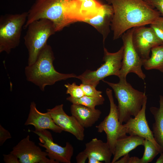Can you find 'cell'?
Wrapping results in <instances>:
<instances>
[{
	"instance_id": "obj_14",
	"label": "cell",
	"mask_w": 163,
	"mask_h": 163,
	"mask_svg": "<svg viewBox=\"0 0 163 163\" xmlns=\"http://www.w3.org/2000/svg\"><path fill=\"white\" fill-rule=\"evenodd\" d=\"M63 104L55 106L52 109H47L50 114L55 124L63 131L69 133L78 140L83 141L85 137V128L74 117L68 115L63 109Z\"/></svg>"
},
{
	"instance_id": "obj_16",
	"label": "cell",
	"mask_w": 163,
	"mask_h": 163,
	"mask_svg": "<svg viewBox=\"0 0 163 163\" xmlns=\"http://www.w3.org/2000/svg\"><path fill=\"white\" fill-rule=\"evenodd\" d=\"M24 125L33 126L36 131L50 129L57 133H61L63 131L55 124L50 113L48 111L43 113L39 111L34 101L30 103L29 112Z\"/></svg>"
},
{
	"instance_id": "obj_25",
	"label": "cell",
	"mask_w": 163,
	"mask_h": 163,
	"mask_svg": "<svg viewBox=\"0 0 163 163\" xmlns=\"http://www.w3.org/2000/svg\"><path fill=\"white\" fill-rule=\"evenodd\" d=\"M150 25V27L163 43V17L161 16Z\"/></svg>"
},
{
	"instance_id": "obj_8",
	"label": "cell",
	"mask_w": 163,
	"mask_h": 163,
	"mask_svg": "<svg viewBox=\"0 0 163 163\" xmlns=\"http://www.w3.org/2000/svg\"><path fill=\"white\" fill-rule=\"evenodd\" d=\"M134 28L127 30L122 35L123 52L122 66L118 76L119 79H126L127 75L129 73H135L143 80L146 77L142 69L144 60L137 52L133 43Z\"/></svg>"
},
{
	"instance_id": "obj_5",
	"label": "cell",
	"mask_w": 163,
	"mask_h": 163,
	"mask_svg": "<svg viewBox=\"0 0 163 163\" xmlns=\"http://www.w3.org/2000/svg\"><path fill=\"white\" fill-rule=\"evenodd\" d=\"M27 28L24 39L28 51V65H30L36 61L48 38L56 31L53 22L45 18L32 22Z\"/></svg>"
},
{
	"instance_id": "obj_29",
	"label": "cell",
	"mask_w": 163,
	"mask_h": 163,
	"mask_svg": "<svg viewBox=\"0 0 163 163\" xmlns=\"http://www.w3.org/2000/svg\"><path fill=\"white\" fill-rule=\"evenodd\" d=\"M11 138L10 132L0 125V145L2 146L8 139Z\"/></svg>"
},
{
	"instance_id": "obj_6",
	"label": "cell",
	"mask_w": 163,
	"mask_h": 163,
	"mask_svg": "<svg viewBox=\"0 0 163 163\" xmlns=\"http://www.w3.org/2000/svg\"><path fill=\"white\" fill-rule=\"evenodd\" d=\"M27 12L5 14L0 17V53L9 54L19 45Z\"/></svg>"
},
{
	"instance_id": "obj_15",
	"label": "cell",
	"mask_w": 163,
	"mask_h": 163,
	"mask_svg": "<svg viewBox=\"0 0 163 163\" xmlns=\"http://www.w3.org/2000/svg\"><path fill=\"white\" fill-rule=\"evenodd\" d=\"M85 149L79 152L76 157L77 163H85L88 156L94 157L101 161L111 163L113 154L110 147L106 142L94 138L85 145Z\"/></svg>"
},
{
	"instance_id": "obj_32",
	"label": "cell",
	"mask_w": 163,
	"mask_h": 163,
	"mask_svg": "<svg viewBox=\"0 0 163 163\" xmlns=\"http://www.w3.org/2000/svg\"><path fill=\"white\" fill-rule=\"evenodd\" d=\"M155 163H163V152L161 154V155L157 159Z\"/></svg>"
},
{
	"instance_id": "obj_1",
	"label": "cell",
	"mask_w": 163,
	"mask_h": 163,
	"mask_svg": "<svg viewBox=\"0 0 163 163\" xmlns=\"http://www.w3.org/2000/svg\"><path fill=\"white\" fill-rule=\"evenodd\" d=\"M107 1L113 10L110 26L114 40L132 28L150 25L161 16L160 13L145 0Z\"/></svg>"
},
{
	"instance_id": "obj_4",
	"label": "cell",
	"mask_w": 163,
	"mask_h": 163,
	"mask_svg": "<svg viewBox=\"0 0 163 163\" xmlns=\"http://www.w3.org/2000/svg\"><path fill=\"white\" fill-rule=\"evenodd\" d=\"M68 0H36L27 12L23 28L26 29L34 21L45 18L53 22L56 32L62 30L69 25L65 16V7Z\"/></svg>"
},
{
	"instance_id": "obj_24",
	"label": "cell",
	"mask_w": 163,
	"mask_h": 163,
	"mask_svg": "<svg viewBox=\"0 0 163 163\" xmlns=\"http://www.w3.org/2000/svg\"><path fill=\"white\" fill-rule=\"evenodd\" d=\"M66 88V93L69 94L70 96L75 98H79L85 95L81 88L75 82L72 84L67 83L64 85Z\"/></svg>"
},
{
	"instance_id": "obj_28",
	"label": "cell",
	"mask_w": 163,
	"mask_h": 163,
	"mask_svg": "<svg viewBox=\"0 0 163 163\" xmlns=\"http://www.w3.org/2000/svg\"><path fill=\"white\" fill-rule=\"evenodd\" d=\"M160 13L163 17V0H145Z\"/></svg>"
},
{
	"instance_id": "obj_30",
	"label": "cell",
	"mask_w": 163,
	"mask_h": 163,
	"mask_svg": "<svg viewBox=\"0 0 163 163\" xmlns=\"http://www.w3.org/2000/svg\"><path fill=\"white\" fill-rule=\"evenodd\" d=\"M3 160L5 163H20L18 158L11 152L8 154H3Z\"/></svg>"
},
{
	"instance_id": "obj_3",
	"label": "cell",
	"mask_w": 163,
	"mask_h": 163,
	"mask_svg": "<svg viewBox=\"0 0 163 163\" xmlns=\"http://www.w3.org/2000/svg\"><path fill=\"white\" fill-rule=\"evenodd\" d=\"M113 90L118 105L119 120L121 124L126 122L133 116H136L141 109L146 99L145 93L133 88L126 79H120L118 83L104 80Z\"/></svg>"
},
{
	"instance_id": "obj_21",
	"label": "cell",
	"mask_w": 163,
	"mask_h": 163,
	"mask_svg": "<svg viewBox=\"0 0 163 163\" xmlns=\"http://www.w3.org/2000/svg\"><path fill=\"white\" fill-rule=\"evenodd\" d=\"M151 51V56L143 60V66L146 70L154 69L163 72V44L153 47Z\"/></svg>"
},
{
	"instance_id": "obj_13",
	"label": "cell",
	"mask_w": 163,
	"mask_h": 163,
	"mask_svg": "<svg viewBox=\"0 0 163 163\" xmlns=\"http://www.w3.org/2000/svg\"><path fill=\"white\" fill-rule=\"evenodd\" d=\"M147 102V99L138 114L134 118L130 117L125 123L123 124V127L126 134L139 136L152 141L161 154L163 152V148L155 141L146 119L145 112Z\"/></svg>"
},
{
	"instance_id": "obj_10",
	"label": "cell",
	"mask_w": 163,
	"mask_h": 163,
	"mask_svg": "<svg viewBox=\"0 0 163 163\" xmlns=\"http://www.w3.org/2000/svg\"><path fill=\"white\" fill-rule=\"evenodd\" d=\"M32 132L39 136L38 144L46 149L49 158L56 163L71 162L74 149L69 142H67L65 146L62 147L53 142L51 134L47 129Z\"/></svg>"
},
{
	"instance_id": "obj_22",
	"label": "cell",
	"mask_w": 163,
	"mask_h": 163,
	"mask_svg": "<svg viewBox=\"0 0 163 163\" xmlns=\"http://www.w3.org/2000/svg\"><path fill=\"white\" fill-rule=\"evenodd\" d=\"M66 100L72 104L81 105L93 109H95V107L97 106L103 104L105 100L103 96L93 97L86 95L79 98L69 96L66 98Z\"/></svg>"
},
{
	"instance_id": "obj_18",
	"label": "cell",
	"mask_w": 163,
	"mask_h": 163,
	"mask_svg": "<svg viewBox=\"0 0 163 163\" xmlns=\"http://www.w3.org/2000/svg\"><path fill=\"white\" fill-rule=\"evenodd\" d=\"M70 111L72 115L84 128L92 126L98 121L101 114L98 109H93L81 105L73 104L71 106Z\"/></svg>"
},
{
	"instance_id": "obj_23",
	"label": "cell",
	"mask_w": 163,
	"mask_h": 163,
	"mask_svg": "<svg viewBox=\"0 0 163 163\" xmlns=\"http://www.w3.org/2000/svg\"><path fill=\"white\" fill-rule=\"evenodd\" d=\"M143 145L144 152L140 159V163H148L152 161L160 152L155 144L151 141L145 139Z\"/></svg>"
},
{
	"instance_id": "obj_26",
	"label": "cell",
	"mask_w": 163,
	"mask_h": 163,
	"mask_svg": "<svg viewBox=\"0 0 163 163\" xmlns=\"http://www.w3.org/2000/svg\"><path fill=\"white\" fill-rule=\"evenodd\" d=\"M80 86L85 95L93 97H100L102 96L101 95L102 92L97 90L96 87L92 85L82 83L80 85Z\"/></svg>"
},
{
	"instance_id": "obj_7",
	"label": "cell",
	"mask_w": 163,
	"mask_h": 163,
	"mask_svg": "<svg viewBox=\"0 0 163 163\" xmlns=\"http://www.w3.org/2000/svg\"><path fill=\"white\" fill-rule=\"evenodd\" d=\"M104 56L103 60L104 62L95 71L87 70L76 78L80 80L82 83L89 84L96 87L100 81L112 75L118 76L121 68L123 52V46L117 52L111 53L104 47Z\"/></svg>"
},
{
	"instance_id": "obj_9",
	"label": "cell",
	"mask_w": 163,
	"mask_h": 163,
	"mask_svg": "<svg viewBox=\"0 0 163 163\" xmlns=\"http://www.w3.org/2000/svg\"><path fill=\"white\" fill-rule=\"evenodd\" d=\"M112 91L109 88H107L106 91L110 103L109 113L96 127L98 133L104 132L106 134L107 142L113 155L117 140L126 135V133L123 129V124L120 122L117 106L114 102Z\"/></svg>"
},
{
	"instance_id": "obj_31",
	"label": "cell",
	"mask_w": 163,
	"mask_h": 163,
	"mask_svg": "<svg viewBox=\"0 0 163 163\" xmlns=\"http://www.w3.org/2000/svg\"><path fill=\"white\" fill-rule=\"evenodd\" d=\"M88 163H102V162L101 161L96 158L91 156H88Z\"/></svg>"
},
{
	"instance_id": "obj_27",
	"label": "cell",
	"mask_w": 163,
	"mask_h": 163,
	"mask_svg": "<svg viewBox=\"0 0 163 163\" xmlns=\"http://www.w3.org/2000/svg\"><path fill=\"white\" fill-rule=\"evenodd\" d=\"M115 163H140V159L137 157H130L128 153L117 160Z\"/></svg>"
},
{
	"instance_id": "obj_11",
	"label": "cell",
	"mask_w": 163,
	"mask_h": 163,
	"mask_svg": "<svg viewBox=\"0 0 163 163\" xmlns=\"http://www.w3.org/2000/svg\"><path fill=\"white\" fill-rule=\"evenodd\" d=\"M10 152L18 158L20 163H56L47 157L46 152L30 139L29 135L14 146Z\"/></svg>"
},
{
	"instance_id": "obj_12",
	"label": "cell",
	"mask_w": 163,
	"mask_h": 163,
	"mask_svg": "<svg viewBox=\"0 0 163 163\" xmlns=\"http://www.w3.org/2000/svg\"><path fill=\"white\" fill-rule=\"evenodd\" d=\"M132 41L136 51L143 60L149 57V53L153 47L163 44L153 30L150 27L145 26L134 28Z\"/></svg>"
},
{
	"instance_id": "obj_19",
	"label": "cell",
	"mask_w": 163,
	"mask_h": 163,
	"mask_svg": "<svg viewBox=\"0 0 163 163\" xmlns=\"http://www.w3.org/2000/svg\"><path fill=\"white\" fill-rule=\"evenodd\" d=\"M145 139L139 136L131 135H126L118 139L111 163H115L120 157L128 154L138 146L143 145Z\"/></svg>"
},
{
	"instance_id": "obj_2",
	"label": "cell",
	"mask_w": 163,
	"mask_h": 163,
	"mask_svg": "<svg viewBox=\"0 0 163 163\" xmlns=\"http://www.w3.org/2000/svg\"><path fill=\"white\" fill-rule=\"evenodd\" d=\"M54 59L52 48L47 44L40 51L35 62L25 67L27 80L43 91L47 85H51L56 82L69 78H76L77 75L73 73L63 74L57 71L53 64Z\"/></svg>"
},
{
	"instance_id": "obj_33",
	"label": "cell",
	"mask_w": 163,
	"mask_h": 163,
	"mask_svg": "<svg viewBox=\"0 0 163 163\" xmlns=\"http://www.w3.org/2000/svg\"><path fill=\"white\" fill-rule=\"evenodd\" d=\"M81 2H83V1H86V0H79Z\"/></svg>"
},
{
	"instance_id": "obj_20",
	"label": "cell",
	"mask_w": 163,
	"mask_h": 163,
	"mask_svg": "<svg viewBox=\"0 0 163 163\" xmlns=\"http://www.w3.org/2000/svg\"><path fill=\"white\" fill-rule=\"evenodd\" d=\"M159 108L152 107L150 110L155 121L152 124V132L156 142L163 148V96H159Z\"/></svg>"
},
{
	"instance_id": "obj_17",
	"label": "cell",
	"mask_w": 163,
	"mask_h": 163,
	"mask_svg": "<svg viewBox=\"0 0 163 163\" xmlns=\"http://www.w3.org/2000/svg\"><path fill=\"white\" fill-rule=\"evenodd\" d=\"M113 14L112 6L109 4H103L96 15L85 20L84 22L90 24L99 31L103 35L104 42L110 32L109 26Z\"/></svg>"
}]
</instances>
